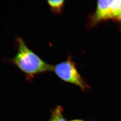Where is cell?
<instances>
[{
  "instance_id": "4",
  "label": "cell",
  "mask_w": 121,
  "mask_h": 121,
  "mask_svg": "<svg viewBox=\"0 0 121 121\" xmlns=\"http://www.w3.org/2000/svg\"><path fill=\"white\" fill-rule=\"evenodd\" d=\"M49 121H66L61 107L58 105L52 111L51 116Z\"/></svg>"
},
{
  "instance_id": "5",
  "label": "cell",
  "mask_w": 121,
  "mask_h": 121,
  "mask_svg": "<svg viewBox=\"0 0 121 121\" xmlns=\"http://www.w3.org/2000/svg\"><path fill=\"white\" fill-rule=\"evenodd\" d=\"M64 0H48L47 3L54 13H60L64 5Z\"/></svg>"
},
{
  "instance_id": "2",
  "label": "cell",
  "mask_w": 121,
  "mask_h": 121,
  "mask_svg": "<svg viewBox=\"0 0 121 121\" xmlns=\"http://www.w3.org/2000/svg\"><path fill=\"white\" fill-rule=\"evenodd\" d=\"M53 71L60 79L78 86L82 90L89 88V85L79 73L75 63L71 59L67 60L54 66Z\"/></svg>"
},
{
  "instance_id": "3",
  "label": "cell",
  "mask_w": 121,
  "mask_h": 121,
  "mask_svg": "<svg viewBox=\"0 0 121 121\" xmlns=\"http://www.w3.org/2000/svg\"><path fill=\"white\" fill-rule=\"evenodd\" d=\"M121 2V0L98 1L96 10L92 17V24L109 19H115Z\"/></svg>"
},
{
  "instance_id": "6",
  "label": "cell",
  "mask_w": 121,
  "mask_h": 121,
  "mask_svg": "<svg viewBox=\"0 0 121 121\" xmlns=\"http://www.w3.org/2000/svg\"><path fill=\"white\" fill-rule=\"evenodd\" d=\"M115 19L121 21V2L120 7H119V10H118L116 16V17Z\"/></svg>"
},
{
  "instance_id": "1",
  "label": "cell",
  "mask_w": 121,
  "mask_h": 121,
  "mask_svg": "<svg viewBox=\"0 0 121 121\" xmlns=\"http://www.w3.org/2000/svg\"><path fill=\"white\" fill-rule=\"evenodd\" d=\"M15 41L17 52L9 62L24 73L27 80H30L40 73L53 71L54 66L45 62L30 49L23 38L17 37Z\"/></svg>"
},
{
  "instance_id": "7",
  "label": "cell",
  "mask_w": 121,
  "mask_h": 121,
  "mask_svg": "<svg viewBox=\"0 0 121 121\" xmlns=\"http://www.w3.org/2000/svg\"><path fill=\"white\" fill-rule=\"evenodd\" d=\"M70 121H85L81 120H71Z\"/></svg>"
}]
</instances>
